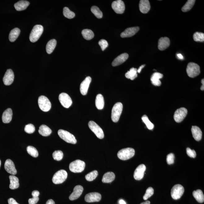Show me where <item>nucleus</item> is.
I'll return each mask as SVG.
<instances>
[{
    "mask_svg": "<svg viewBox=\"0 0 204 204\" xmlns=\"http://www.w3.org/2000/svg\"><path fill=\"white\" fill-rule=\"evenodd\" d=\"M137 69L136 68H132L125 74L126 78L133 80L137 77Z\"/></svg>",
    "mask_w": 204,
    "mask_h": 204,
    "instance_id": "35",
    "label": "nucleus"
},
{
    "mask_svg": "<svg viewBox=\"0 0 204 204\" xmlns=\"http://www.w3.org/2000/svg\"><path fill=\"white\" fill-rule=\"evenodd\" d=\"M163 76V75L162 73L158 72L154 73L151 77V81L152 84L155 86H160L162 83H161L160 79L162 78Z\"/></svg>",
    "mask_w": 204,
    "mask_h": 204,
    "instance_id": "24",
    "label": "nucleus"
},
{
    "mask_svg": "<svg viewBox=\"0 0 204 204\" xmlns=\"http://www.w3.org/2000/svg\"><path fill=\"white\" fill-rule=\"evenodd\" d=\"M58 134L61 139L68 143L75 144L77 143L75 137L69 132L60 129L58 131Z\"/></svg>",
    "mask_w": 204,
    "mask_h": 204,
    "instance_id": "6",
    "label": "nucleus"
},
{
    "mask_svg": "<svg viewBox=\"0 0 204 204\" xmlns=\"http://www.w3.org/2000/svg\"><path fill=\"white\" fill-rule=\"evenodd\" d=\"M85 164L83 161L77 159L70 163L69 169L74 173H80L83 172L85 169Z\"/></svg>",
    "mask_w": 204,
    "mask_h": 204,
    "instance_id": "5",
    "label": "nucleus"
},
{
    "mask_svg": "<svg viewBox=\"0 0 204 204\" xmlns=\"http://www.w3.org/2000/svg\"><path fill=\"white\" fill-rule=\"evenodd\" d=\"M184 192V188L183 186L180 184H176L171 189V197L174 200L179 199L182 196Z\"/></svg>",
    "mask_w": 204,
    "mask_h": 204,
    "instance_id": "9",
    "label": "nucleus"
},
{
    "mask_svg": "<svg viewBox=\"0 0 204 204\" xmlns=\"http://www.w3.org/2000/svg\"><path fill=\"white\" fill-rule=\"evenodd\" d=\"M142 119L143 122L146 125L147 127L150 130H152L154 127V125L149 120L148 117L146 115H144L142 117Z\"/></svg>",
    "mask_w": 204,
    "mask_h": 204,
    "instance_id": "42",
    "label": "nucleus"
},
{
    "mask_svg": "<svg viewBox=\"0 0 204 204\" xmlns=\"http://www.w3.org/2000/svg\"><path fill=\"white\" fill-rule=\"evenodd\" d=\"M91 10L92 13L97 18L101 19L102 18L103 16L102 12L99 9L98 7L95 6H93Z\"/></svg>",
    "mask_w": 204,
    "mask_h": 204,
    "instance_id": "41",
    "label": "nucleus"
},
{
    "mask_svg": "<svg viewBox=\"0 0 204 204\" xmlns=\"http://www.w3.org/2000/svg\"><path fill=\"white\" fill-rule=\"evenodd\" d=\"M193 39L195 41L203 42L204 34L203 33L197 32L193 34Z\"/></svg>",
    "mask_w": 204,
    "mask_h": 204,
    "instance_id": "43",
    "label": "nucleus"
},
{
    "mask_svg": "<svg viewBox=\"0 0 204 204\" xmlns=\"http://www.w3.org/2000/svg\"><path fill=\"white\" fill-rule=\"evenodd\" d=\"M1 160H0V167H1Z\"/></svg>",
    "mask_w": 204,
    "mask_h": 204,
    "instance_id": "59",
    "label": "nucleus"
},
{
    "mask_svg": "<svg viewBox=\"0 0 204 204\" xmlns=\"http://www.w3.org/2000/svg\"><path fill=\"white\" fill-rule=\"evenodd\" d=\"M51 132L52 131L50 128L45 125H42L39 128V133L43 136H49Z\"/></svg>",
    "mask_w": 204,
    "mask_h": 204,
    "instance_id": "30",
    "label": "nucleus"
},
{
    "mask_svg": "<svg viewBox=\"0 0 204 204\" xmlns=\"http://www.w3.org/2000/svg\"><path fill=\"white\" fill-rule=\"evenodd\" d=\"M27 150L29 155H31L32 157L35 158L38 157L39 155L38 151L35 147L28 146L27 147Z\"/></svg>",
    "mask_w": 204,
    "mask_h": 204,
    "instance_id": "40",
    "label": "nucleus"
},
{
    "mask_svg": "<svg viewBox=\"0 0 204 204\" xmlns=\"http://www.w3.org/2000/svg\"><path fill=\"white\" fill-rule=\"evenodd\" d=\"M91 80V78L88 76L86 77L80 84V90L82 95H85L87 94Z\"/></svg>",
    "mask_w": 204,
    "mask_h": 204,
    "instance_id": "17",
    "label": "nucleus"
},
{
    "mask_svg": "<svg viewBox=\"0 0 204 204\" xmlns=\"http://www.w3.org/2000/svg\"><path fill=\"white\" fill-rule=\"evenodd\" d=\"M202 86L201 87V90L202 91H203L204 90V79H202Z\"/></svg>",
    "mask_w": 204,
    "mask_h": 204,
    "instance_id": "55",
    "label": "nucleus"
},
{
    "mask_svg": "<svg viewBox=\"0 0 204 204\" xmlns=\"http://www.w3.org/2000/svg\"><path fill=\"white\" fill-rule=\"evenodd\" d=\"M115 177V176L114 173L111 172H107L104 175L102 181L104 183H110L114 180Z\"/></svg>",
    "mask_w": 204,
    "mask_h": 204,
    "instance_id": "29",
    "label": "nucleus"
},
{
    "mask_svg": "<svg viewBox=\"0 0 204 204\" xmlns=\"http://www.w3.org/2000/svg\"><path fill=\"white\" fill-rule=\"evenodd\" d=\"M175 156L174 154L170 153L167 155L166 161L168 164H172L174 162Z\"/></svg>",
    "mask_w": 204,
    "mask_h": 204,
    "instance_id": "48",
    "label": "nucleus"
},
{
    "mask_svg": "<svg viewBox=\"0 0 204 204\" xmlns=\"http://www.w3.org/2000/svg\"><path fill=\"white\" fill-rule=\"evenodd\" d=\"M192 134L193 138L197 141H199L201 140L202 133L200 128L197 126H193L191 128Z\"/></svg>",
    "mask_w": 204,
    "mask_h": 204,
    "instance_id": "25",
    "label": "nucleus"
},
{
    "mask_svg": "<svg viewBox=\"0 0 204 204\" xmlns=\"http://www.w3.org/2000/svg\"><path fill=\"white\" fill-rule=\"evenodd\" d=\"M128 54L127 53L121 54L114 60L112 63L113 66H117L123 64L128 59Z\"/></svg>",
    "mask_w": 204,
    "mask_h": 204,
    "instance_id": "22",
    "label": "nucleus"
},
{
    "mask_svg": "<svg viewBox=\"0 0 204 204\" xmlns=\"http://www.w3.org/2000/svg\"><path fill=\"white\" fill-rule=\"evenodd\" d=\"M195 2V0H188L186 4L182 8V11L184 12H186L189 11L194 6Z\"/></svg>",
    "mask_w": 204,
    "mask_h": 204,
    "instance_id": "37",
    "label": "nucleus"
},
{
    "mask_svg": "<svg viewBox=\"0 0 204 204\" xmlns=\"http://www.w3.org/2000/svg\"><path fill=\"white\" fill-rule=\"evenodd\" d=\"M39 200L38 197H33L29 199L28 203L29 204H36L38 202Z\"/></svg>",
    "mask_w": 204,
    "mask_h": 204,
    "instance_id": "50",
    "label": "nucleus"
},
{
    "mask_svg": "<svg viewBox=\"0 0 204 204\" xmlns=\"http://www.w3.org/2000/svg\"><path fill=\"white\" fill-rule=\"evenodd\" d=\"M139 8L142 13L146 14L148 13L150 9V1L148 0H141L139 3Z\"/></svg>",
    "mask_w": 204,
    "mask_h": 204,
    "instance_id": "23",
    "label": "nucleus"
},
{
    "mask_svg": "<svg viewBox=\"0 0 204 204\" xmlns=\"http://www.w3.org/2000/svg\"><path fill=\"white\" fill-rule=\"evenodd\" d=\"M123 109V105L121 102L116 103L113 106L111 118L114 122L116 123L119 121Z\"/></svg>",
    "mask_w": 204,
    "mask_h": 204,
    "instance_id": "3",
    "label": "nucleus"
},
{
    "mask_svg": "<svg viewBox=\"0 0 204 204\" xmlns=\"http://www.w3.org/2000/svg\"><path fill=\"white\" fill-rule=\"evenodd\" d=\"M83 187L80 185H77L75 186L74 188L73 193L69 196V199L73 201L79 198L83 193Z\"/></svg>",
    "mask_w": 204,
    "mask_h": 204,
    "instance_id": "20",
    "label": "nucleus"
},
{
    "mask_svg": "<svg viewBox=\"0 0 204 204\" xmlns=\"http://www.w3.org/2000/svg\"><path fill=\"white\" fill-rule=\"evenodd\" d=\"M146 170V167L143 164H140L138 166L135 171L133 176L137 180H140L143 179L145 172Z\"/></svg>",
    "mask_w": 204,
    "mask_h": 204,
    "instance_id": "14",
    "label": "nucleus"
},
{
    "mask_svg": "<svg viewBox=\"0 0 204 204\" xmlns=\"http://www.w3.org/2000/svg\"><path fill=\"white\" fill-rule=\"evenodd\" d=\"M67 173L64 170L58 171L54 175L52 178L53 182L55 184L63 183L67 177Z\"/></svg>",
    "mask_w": 204,
    "mask_h": 204,
    "instance_id": "7",
    "label": "nucleus"
},
{
    "mask_svg": "<svg viewBox=\"0 0 204 204\" xmlns=\"http://www.w3.org/2000/svg\"><path fill=\"white\" fill-rule=\"evenodd\" d=\"M150 201H147L145 202H143V203H142L140 204H150Z\"/></svg>",
    "mask_w": 204,
    "mask_h": 204,
    "instance_id": "58",
    "label": "nucleus"
},
{
    "mask_svg": "<svg viewBox=\"0 0 204 204\" xmlns=\"http://www.w3.org/2000/svg\"><path fill=\"white\" fill-rule=\"evenodd\" d=\"M112 7L115 12L117 14H122L124 13L125 9V4L124 2L121 0H117L113 2Z\"/></svg>",
    "mask_w": 204,
    "mask_h": 204,
    "instance_id": "13",
    "label": "nucleus"
},
{
    "mask_svg": "<svg viewBox=\"0 0 204 204\" xmlns=\"http://www.w3.org/2000/svg\"><path fill=\"white\" fill-rule=\"evenodd\" d=\"M88 125L90 130L95 133L98 138L100 139L104 138V132L102 128L97 123L93 121H91L89 122Z\"/></svg>",
    "mask_w": 204,
    "mask_h": 204,
    "instance_id": "10",
    "label": "nucleus"
},
{
    "mask_svg": "<svg viewBox=\"0 0 204 204\" xmlns=\"http://www.w3.org/2000/svg\"><path fill=\"white\" fill-rule=\"evenodd\" d=\"M177 56L178 58H179L180 59H184V57L181 54H177Z\"/></svg>",
    "mask_w": 204,
    "mask_h": 204,
    "instance_id": "56",
    "label": "nucleus"
},
{
    "mask_svg": "<svg viewBox=\"0 0 204 204\" xmlns=\"http://www.w3.org/2000/svg\"><path fill=\"white\" fill-rule=\"evenodd\" d=\"M98 44L101 48H102V51L105 50L109 45L107 41H106L105 39H102V40L99 41Z\"/></svg>",
    "mask_w": 204,
    "mask_h": 204,
    "instance_id": "47",
    "label": "nucleus"
},
{
    "mask_svg": "<svg viewBox=\"0 0 204 204\" xmlns=\"http://www.w3.org/2000/svg\"><path fill=\"white\" fill-rule=\"evenodd\" d=\"M14 74L11 69L7 70L3 78V83L5 85H9L13 83L14 80Z\"/></svg>",
    "mask_w": 204,
    "mask_h": 204,
    "instance_id": "15",
    "label": "nucleus"
},
{
    "mask_svg": "<svg viewBox=\"0 0 204 204\" xmlns=\"http://www.w3.org/2000/svg\"><path fill=\"white\" fill-rule=\"evenodd\" d=\"M59 99L61 105L66 108H68L72 104L71 98L67 93H62L59 96Z\"/></svg>",
    "mask_w": 204,
    "mask_h": 204,
    "instance_id": "12",
    "label": "nucleus"
},
{
    "mask_svg": "<svg viewBox=\"0 0 204 204\" xmlns=\"http://www.w3.org/2000/svg\"><path fill=\"white\" fill-rule=\"evenodd\" d=\"M13 112L12 109L8 108L3 112L2 116V120L4 123H8L10 122L12 118Z\"/></svg>",
    "mask_w": 204,
    "mask_h": 204,
    "instance_id": "26",
    "label": "nucleus"
},
{
    "mask_svg": "<svg viewBox=\"0 0 204 204\" xmlns=\"http://www.w3.org/2000/svg\"><path fill=\"white\" fill-rule=\"evenodd\" d=\"M186 153L190 157L194 158L196 156V153L195 151L194 150H191L189 147L186 149Z\"/></svg>",
    "mask_w": 204,
    "mask_h": 204,
    "instance_id": "49",
    "label": "nucleus"
},
{
    "mask_svg": "<svg viewBox=\"0 0 204 204\" xmlns=\"http://www.w3.org/2000/svg\"><path fill=\"white\" fill-rule=\"evenodd\" d=\"M24 130L26 132L29 133V134H31V133L35 132V127L33 124H28L26 125Z\"/></svg>",
    "mask_w": 204,
    "mask_h": 204,
    "instance_id": "46",
    "label": "nucleus"
},
{
    "mask_svg": "<svg viewBox=\"0 0 204 204\" xmlns=\"http://www.w3.org/2000/svg\"><path fill=\"white\" fill-rule=\"evenodd\" d=\"M139 30L140 28L138 27L127 28L121 34V37L122 38L131 37L135 35Z\"/></svg>",
    "mask_w": 204,
    "mask_h": 204,
    "instance_id": "19",
    "label": "nucleus"
},
{
    "mask_svg": "<svg viewBox=\"0 0 204 204\" xmlns=\"http://www.w3.org/2000/svg\"><path fill=\"white\" fill-rule=\"evenodd\" d=\"M154 193V189L152 187H150L147 189L145 194L143 196V199L146 200L151 197Z\"/></svg>",
    "mask_w": 204,
    "mask_h": 204,
    "instance_id": "45",
    "label": "nucleus"
},
{
    "mask_svg": "<svg viewBox=\"0 0 204 204\" xmlns=\"http://www.w3.org/2000/svg\"><path fill=\"white\" fill-rule=\"evenodd\" d=\"M95 105L96 107L99 110H102L103 109L104 101V97L102 94H98L96 97Z\"/></svg>",
    "mask_w": 204,
    "mask_h": 204,
    "instance_id": "31",
    "label": "nucleus"
},
{
    "mask_svg": "<svg viewBox=\"0 0 204 204\" xmlns=\"http://www.w3.org/2000/svg\"><path fill=\"white\" fill-rule=\"evenodd\" d=\"M63 15L66 18L71 19H72L75 16V13L73 11L70 10L69 8L67 7H65L63 9Z\"/></svg>",
    "mask_w": 204,
    "mask_h": 204,
    "instance_id": "39",
    "label": "nucleus"
},
{
    "mask_svg": "<svg viewBox=\"0 0 204 204\" xmlns=\"http://www.w3.org/2000/svg\"><path fill=\"white\" fill-rule=\"evenodd\" d=\"M46 204H55L54 202L52 199H49L46 202Z\"/></svg>",
    "mask_w": 204,
    "mask_h": 204,
    "instance_id": "53",
    "label": "nucleus"
},
{
    "mask_svg": "<svg viewBox=\"0 0 204 204\" xmlns=\"http://www.w3.org/2000/svg\"><path fill=\"white\" fill-rule=\"evenodd\" d=\"M145 65H143L141 66L137 70V72H138V73H140L141 72V70L143 69V68L144 67H145Z\"/></svg>",
    "mask_w": 204,
    "mask_h": 204,
    "instance_id": "54",
    "label": "nucleus"
},
{
    "mask_svg": "<svg viewBox=\"0 0 204 204\" xmlns=\"http://www.w3.org/2000/svg\"><path fill=\"white\" fill-rule=\"evenodd\" d=\"M102 199V195L98 193H88L85 197V202L88 203L98 202Z\"/></svg>",
    "mask_w": 204,
    "mask_h": 204,
    "instance_id": "16",
    "label": "nucleus"
},
{
    "mask_svg": "<svg viewBox=\"0 0 204 204\" xmlns=\"http://www.w3.org/2000/svg\"><path fill=\"white\" fill-rule=\"evenodd\" d=\"M30 2L26 1H20L15 3L14 7L15 9L18 11H23L26 9Z\"/></svg>",
    "mask_w": 204,
    "mask_h": 204,
    "instance_id": "27",
    "label": "nucleus"
},
{
    "mask_svg": "<svg viewBox=\"0 0 204 204\" xmlns=\"http://www.w3.org/2000/svg\"><path fill=\"white\" fill-rule=\"evenodd\" d=\"M135 151L132 148L123 149L118 152L117 156L118 158L122 160H126L134 156Z\"/></svg>",
    "mask_w": 204,
    "mask_h": 204,
    "instance_id": "2",
    "label": "nucleus"
},
{
    "mask_svg": "<svg viewBox=\"0 0 204 204\" xmlns=\"http://www.w3.org/2000/svg\"><path fill=\"white\" fill-rule=\"evenodd\" d=\"M188 114V111L184 107H181L176 110L174 113V118L176 123H180L182 121Z\"/></svg>",
    "mask_w": 204,
    "mask_h": 204,
    "instance_id": "11",
    "label": "nucleus"
},
{
    "mask_svg": "<svg viewBox=\"0 0 204 204\" xmlns=\"http://www.w3.org/2000/svg\"><path fill=\"white\" fill-rule=\"evenodd\" d=\"M10 180V188L11 189H15L18 188L20 186L19 180L18 178L14 176H9Z\"/></svg>",
    "mask_w": 204,
    "mask_h": 204,
    "instance_id": "28",
    "label": "nucleus"
},
{
    "mask_svg": "<svg viewBox=\"0 0 204 204\" xmlns=\"http://www.w3.org/2000/svg\"><path fill=\"white\" fill-rule=\"evenodd\" d=\"M20 32V30L19 28H14L10 32L9 39L10 41L13 42L15 41L18 38L19 36Z\"/></svg>",
    "mask_w": 204,
    "mask_h": 204,
    "instance_id": "34",
    "label": "nucleus"
},
{
    "mask_svg": "<svg viewBox=\"0 0 204 204\" xmlns=\"http://www.w3.org/2000/svg\"><path fill=\"white\" fill-rule=\"evenodd\" d=\"M170 44V41L167 37H161L158 42V49L159 50L163 51L168 47Z\"/></svg>",
    "mask_w": 204,
    "mask_h": 204,
    "instance_id": "21",
    "label": "nucleus"
},
{
    "mask_svg": "<svg viewBox=\"0 0 204 204\" xmlns=\"http://www.w3.org/2000/svg\"><path fill=\"white\" fill-rule=\"evenodd\" d=\"M57 44V42L55 39H53L49 41L46 45V51L48 54H51L54 51Z\"/></svg>",
    "mask_w": 204,
    "mask_h": 204,
    "instance_id": "32",
    "label": "nucleus"
},
{
    "mask_svg": "<svg viewBox=\"0 0 204 204\" xmlns=\"http://www.w3.org/2000/svg\"><path fill=\"white\" fill-rule=\"evenodd\" d=\"M82 35L84 38L87 40H90L93 38L94 34L92 31L89 29H86L82 31Z\"/></svg>",
    "mask_w": 204,
    "mask_h": 204,
    "instance_id": "36",
    "label": "nucleus"
},
{
    "mask_svg": "<svg viewBox=\"0 0 204 204\" xmlns=\"http://www.w3.org/2000/svg\"><path fill=\"white\" fill-rule=\"evenodd\" d=\"M5 169L7 172L13 175L17 174V171L15 168L14 163L13 161L10 159L6 160L4 165Z\"/></svg>",
    "mask_w": 204,
    "mask_h": 204,
    "instance_id": "18",
    "label": "nucleus"
},
{
    "mask_svg": "<svg viewBox=\"0 0 204 204\" xmlns=\"http://www.w3.org/2000/svg\"><path fill=\"white\" fill-rule=\"evenodd\" d=\"M193 195L198 203H203L204 202V195L201 190L198 189L193 191Z\"/></svg>",
    "mask_w": 204,
    "mask_h": 204,
    "instance_id": "33",
    "label": "nucleus"
},
{
    "mask_svg": "<svg viewBox=\"0 0 204 204\" xmlns=\"http://www.w3.org/2000/svg\"><path fill=\"white\" fill-rule=\"evenodd\" d=\"M98 172L97 171L95 170L92 172L89 173L85 176V179L87 181H91L94 180L96 179L98 176Z\"/></svg>",
    "mask_w": 204,
    "mask_h": 204,
    "instance_id": "38",
    "label": "nucleus"
},
{
    "mask_svg": "<svg viewBox=\"0 0 204 204\" xmlns=\"http://www.w3.org/2000/svg\"><path fill=\"white\" fill-rule=\"evenodd\" d=\"M39 108L44 112H47L50 110L51 104L50 101L47 97L44 96H41L38 100Z\"/></svg>",
    "mask_w": 204,
    "mask_h": 204,
    "instance_id": "8",
    "label": "nucleus"
},
{
    "mask_svg": "<svg viewBox=\"0 0 204 204\" xmlns=\"http://www.w3.org/2000/svg\"><path fill=\"white\" fill-rule=\"evenodd\" d=\"M53 158L56 161H60L63 158V153L61 150H56L53 154Z\"/></svg>",
    "mask_w": 204,
    "mask_h": 204,
    "instance_id": "44",
    "label": "nucleus"
},
{
    "mask_svg": "<svg viewBox=\"0 0 204 204\" xmlns=\"http://www.w3.org/2000/svg\"><path fill=\"white\" fill-rule=\"evenodd\" d=\"M39 194H40L39 192L37 190L33 191L32 193V195L33 197H38Z\"/></svg>",
    "mask_w": 204,
    "mask_h": 204,
    "instance_id": "51",
    "label": "nucleus"
},
{
    "mask_svg": "<svg viewBox=\"0 0 204 204\" xmlns=\"http://www.w3.org/2000/svg\"><path fill=\"white\" fill-rule=\"evenodd\" d=\"M44 28L41 25H36L31 32L29 39L31 42H35L38 41L42 35Z\"/></svg>",
    "mask_w": 204,
    "mask_h": 204,
    "instance_id": "1",
    "label": "nucleus"
},
{
    "mask_svg": "<svg viewBox=\"0 0 204 204\" xmlns=\"http://www.w3.org/2000/svg\"><path fill=\"white\" fill-rule=\"evenodd\" d=\"M9 204H20L17 203V202L13 198H10L8 200Z\"/></svg>",
    "mask_w": 204,
    "mask_h": 204,
    "instance_id": "52",
    "label": "nucleus"
},
{
    "mask_svg": "<svg viewBox=\"0 0 204 204\" xmlns=\"http://www.w3.org/2000/svg\"><path fill=\"white\" fill-rule=\"evenodd\" d=\"M119 204H126V202L123 200H119Z\"/></svg>",
    "mask_w": 204,
    "mask_h": 204,
    "instance_id": "57",
    "label": "nucleus"
},
{
    "mask_svg": "<svg viewBox=\"0 0 204 204\" xmlns=\"http://www.w3.org/2000/svg\"><path fill=\"white\" fill-rule=\"evenodd\" d=\"M186 72L188 76L190 78H195L199 75L200 73V66L194 63H189L187 67Z\"/></svg>",
    "mask_w": 204,
    "mask_h": 204,
    "instance_id": "4",
    "label": "nucleus"
}]
</instances>
